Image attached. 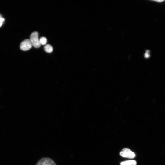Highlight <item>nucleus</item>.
Wrapping results in <instances>:
<instances>
[{"label":"nucleus","mask_w":165,"mask_h":165,"mask_svg":"<svg viewBox=\"0 0 165 165\" xmlns=\"http://www.w3.org/2000/svg\"><path fill=\"white\" fill-rule=\"evenodd\" d=\"M30 40L32 46L35 48L40 47L41 44L38 38V33L37 32H34L31 34Z\"/></svg>","instance_id":"nucleus-1"},{"label":"nucleus","mask_w":165,"mask_h":165,"mask_svg":"<svg viewBox=\"0 0 165 165\" xmlns=\"http://www.w3.org/2000/svg\"><path fill=\"white\" fill-rule=\"evenodd\" d=\"M120 154L123 157L130 159L133 158L135 156L134 152L127 148H123L120 152Z\"/></svg>","instance_id":"nucleus-2"},{"label":"nucleus","mask_w":165,"mask_h":165,"mask_svg":"<svg viewBox=\"0 0 165 165\" xmlns=\"http://www.w3.org/2000/svg\"><path fill=\"white\" fill-rule=\"evenodd\" d=\"M36 165H56L55 162L51 159L44 157L41 159Z\"/></svg>","instance_id":"nucleus-3"},{"label":"nucleus","mask_w":165,"mask_h":165,"mask_svg":"<svg viewBox=\"0 0 165 165\" xmlns=\"http://www.w3.org/2000/svg\"><path fill=\"white\" fill-rule=\"evenodd\" d=\"M32 46L30 39H27L23 41L20 45V48L23 51H27Z\"/></svg>","instance_id":"nucleus-4"},{"label":"nucleus","mask_w":165,"mask_h":165,"mask_svg":"<svg viewBox=\"0 0 165 165\" xmlns=\"http://www.w3.org/2000/svg\"><path fill=\"white\" fill-rule=\"evenodd\" d=\"M137 162L134 160H127L122 162L120 163V165H136Z\"/></svg>","instance_id":"nucleus-5"},{"label":"nucleus","mask_w":165,"mask_h":165,"mask_svg":"<svg viewBox=\"0 0 165 165\" xmlns=\"http://www.w3.org/2000/svg\"><path fill=\"white\" fill-rule=\"evenodd\" d=\"M44 50L47 53H50L53 50V48L52 46L50 44L46 45L44 47Z\"/></svg>","instance_id":"nucleus-6"},{"label":"nucleus","mask_w":165,"mask_h":165,"mask_svg":"<svg viewBox=\"0 0 165 165\" xmlns=\"http://www.w3.org/2000/svg\"><path fill=\"white\" fill-rule=\"evenodd\" d=\"M39 39V42L41 45H45L47 42V38L44 37H41Z\"/></svg>","instance_id":"nucleus-7"},{"label":"nucleus","mask_w":165,"mask_h":165,"mask_svg":"<svg viewBox=\"0 0 165 165\" xmlns=\"http://www.w3.org/2000/svg\"><path fill=\"white\" fill-rule=\"evenodd\" d=\"M4 20V19L0 15V27H1L2 24V23Z\"/></svg>","instance_id":"nucleus-8"},{"label":"nucleus","mask_w":165,"mask_h":165,"mask_svg":"<svg viewBox=\"0 0 165 165\" xmlns=\"http://www.w3.org/2000/svg\"><path fill=\"white\" fill-rule=\"evenodd\" d=\"M154 1L156 2H159V3H161L164 1V0H155Z\"/></svg>","instance_id":"nucleus-9"}]
</instances>
